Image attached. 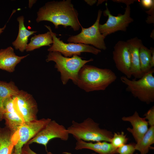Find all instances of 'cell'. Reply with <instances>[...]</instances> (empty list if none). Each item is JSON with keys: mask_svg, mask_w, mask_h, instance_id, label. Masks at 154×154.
I'll list each match as a JSON object with an SVG mask.
<instances>
[{"mask_svg": "<svg viewBox=\"0 0 154 154\" xmlns=\"http://www.w3.org/2000/svg\"><path fill=\"white\" fill-rule=\"evenodd\" d=\"M37 13V22L42 21L51 22L56 29L62 25L65 28L70 26L76 31L81 26L78 11L70 0L48 2L39 8Z\"/></svg>", "mask_w": 154, "mask_h": 154, "instance_id": "6da1fadb", "label": "cell"}, {"mask_svg": "<svg viewBox=\"0 0 154 154\" xmlns=\"http://www.w3.org/2000/svg\"><path fill=\"white\" fill-rule=\"evenodd\" d=\"M117 78L111 69L85 64L78 72L76 85L86 92L103 91Z\"/></svg>", "mask_w": 154, "mask_h": 154, "instance_id": "7a4b0ae2", "label": "cell"}, {"mask_svg": "<svg viewBox=\"0 0 154 154\" xmlns=\"http://www.w3.org/2000/svg\"><path fill=\"white\" fill-rule=\"evenodd\" d=\"M67 128L69 134L76 140L81 139L86 142L110 143L113 135L112 131L100 128L99 124L90 118L81 122L73 120L71 125Z\"/></svg>", "mask_w": 154, "mask_h": 154, "instance_id": "3957f363", "label": "cell"}, {"mask_svg": "<svg viewBox=\"0 0 154 154\" xmlns=\"http://www.w3.org/2000/svg\"><path fill=\"white\" fill-rule=\"evenodd\" d=\"M93 60L92 58L88 60H82L77 55H74L70 58L66 57L58 52H49L46 59L47 62L53 61L55 62V68L60 72L61 80L64 85L70 79L76 85L80 70L86 63Z\"/></svg>", "mask_w": 154, "mask_h": 154, "instance_id": "277c9868", "label": "cell"}, {"mask_svg": "<svg viewBox=\"0 0 154 154\" xmlns=\"http://www.w3.org/2000/svg\"><path fill=\"white\" fill-rule=\"evenodd\" d=\"M154 72L152 68L137 80H131L125 76L121 77L120 80L126 86L127 91L141 101L149 104L154 101Z\"/></svg>", "mask_w": 154, "mask_h": 154, "instance_id": "5b68a950", "label": "cell"}, {"mask_svg": "<svg viewBox=\"0 0 154 154\" xmlns=\"http://www.w3.org/2000/svg\"><path fill=\"white\" fill-rule=\"evenodd\" d=\"M102 11L99 10L95 23L88 28H84L81 25L82 30L79 34L70 36L67 41L75 43H80L92 45L99 50H105L107 48L104 40L105 37L100 32L99 25Z\"/></svg>", "mask_w": 154, "mask_h": 154, "instance_id": "8992f818", "label": "cell"}, {"mask_svg": "<svg viewBox=\"0 0 154 154\" xmlns=\"http://www.w3.org/2000/svg\"><path fill=\"white\" fill-rule=\"evenodd\" d=\"M51 119L49 118L24 123L13 135L17 143L12 154H22L24 145L27 143Z\"/></svg>", "mask_w": 154, "mask_h": 154, "instance_id": "52a82bcc", "label": "cell"}, {"mask_svg": "<svg viewBox=\"0 0 154 154\" xmlns=\"http://www.w3.org/2000/svg\"><path fill=\"white\" fill-rule=\"evenodd\" d=\"M51 34L53 42L48 48L49 52H58L64 56L70 57L74 55H80L83 52H87L97 55L101 52L100 50L94 47L83 44L64 43L60 38H58L56 33L53 32L49 26L45 25Z\"/></svg>", "mask_w": 154, "mask_h": 154, "instance_id": "ba28073f", "label": "cell"}, {"mask_svg": "<svg viewBox=\"0 0 154 154\" xmlns=\"http://www.w3.org/2000/svg\"><path fill=\"white\" fill-rule=\"evenodd\" d=\"M106 9L103 14L108 16V19L103 24H99V28L100 33L105 37L112 33L118 31H125L129 24L133 21L131 17V8L129 5H127L123 14H119L116 16L111 14L106 3Z\"/></svg>", "mask_w": 154, "mask_h": 154, "instance_id": "9c48e42d", "label": "cell"}, {"mask_svg": "<svg viewBox=\"0 0 154 154\" xmlns=\"http://www.w3.org/2000/svg\"><path fill=\"white\" fill-rule=\"evenodd\" d=\"M13 98L14 108L24 122L37 119L38 106L32 95L19 90Z\"/></svg>", "mask_w": 154, "mask_h": 154, "instance_id": "30bf717a", "label": "cell"}, {"mask_svg": "<svg viewBox=\"0 0 154 154\" xmlns=\"http://www.w3.org/2000/svg\"><path fill=\"white\" fill-rule=\"evenodd\" d=\"M69 135L67 128L51 119L27 143L29 145L35 143L43 145L46 151L47 144L51 140L58 138L66 141L69 139Z\"/></svg>", "mask_w": 154, "mask_h": 154, "instance_id": "8fae6325", "label": "cell"}, {"mask_svg": "<svg viewBox=\"0 0 154 154\" xmlns=\"http://www.w3.org/2000/svg\"><path fill=\"white\" fill-rule=\"evenodd\" d=\"M113 58L117 69L127 78L132 76L130 56L127 42L118 41L114 46Z\"/></svg>", "mask_w": 154, "mask_h": 154, "instance_id": "7c38bea8", "label": "cell"}, {"mask_svg": "<svg viewBox=\"0 0 154 154\" xmlns=\"http://www.w3.org/2000/svg\"><path fill=\"white\" fill-rule=\"evenodd\" d=\"M3 118L6 127L13 133L24 123L14 108L13 96L7 99L4 103Z\"/></svg>", "mask_w": 154, "mask_h": 154, "instance_id": "4fadbf2b", "label": "cell"}, {"mask_svg": "<svg viewBox=\"0 0 154 154\" xmlns=\"http://www.w3.org/2000/svg\"><path fill=\"white\" fill-rule=\"evenodd\" d=\"M131 59V68L132 76L135 79H139L144 75L142 72L140 67L139 58V49L143 44L142 40L137 37L127 40Z\"/></svg>", "mask_w": 154, "mask_h": 154, "instance_id": "5bb4252c", "label": "cell"}, {"mask_svg": "<svg viewBox=\"0 0 154 154\" xmlns=\"http://www.w3.org/2000/svg\"><path fill=\"white\" fill-rule=\"evenodd\" d=\"M122 119L131 123L132 128L128 127L127 130L131 133L136 143L141 139L149 128L147 121L145 117H140L137 111L131 116L123 117Z\"/></svg>", "mask_w": 154, "mask_h": 154, "instance_id": "9a60e30c", "label": "cell"}, {"mask_svg": "<svg viewBox=\"0 0 154 154\" xmlns=\"http://www.w3.org/2000/svg\"><path fill=\"white\" fill-rule=\"evenodd\" d=\"M29 55L19 56L16 55L13 48L9 46L0 50V69L9 72H13L16 65Z\"/></svg>", "mask_w": 154, "mask_h": 154, "instance_id": "2e32d148", "label": "cell"}, {"mask_svg": "<svg viewBox=\"0 0 154 154\" xmlns=\"http://www.w3.org/2000/svg\"><path fill=\"white\" fill-rule=\"evenodd\" d=\"M75 149L76 150L87 149L92 150L99 154L117 153V148L110 142L106 141L93 143L86 142L81 139L76 140Z\"/></svg>", "mask_w": 154, "mask_h": 154, "instance_id": "e0dca14e", "label": "cell"}, {"mask_svg": "<svg viewBox=\"0 0 154 154\" xmlns=\"http://www.w3.org/2000/svg\"><path fill=\"white\" fill-rule=\"evenodd\" d=\"M17 20L19 23V32L16 39L12 42V44L16 49L22 52L26 50L29 37L37 31H30L27 29L24 25L23 16L18 17Z\"/></svg>", "mask_w": 154, "mask_h": 154, "instance_id": "ac0fdd59", "label": "cell"}, {"mask_svg": "<svg viewBox=\"0 0 154 154\" xmlns=\"http://www.w3.org/2000/svg\"><path fill=\"white\" fill-rule=\"evenodd\" d=\"M14 133L6 127H0V154H12L16 142Z\"/></svg>", "mask_w": 154, "mask_h": 154, "instance_id": "d6986e66", "label": "cell"}, {"mask_svg": "<svg viewBox=\"0 0 154 154\" xmlns=\"http://www.w3.org/2000/svg\"><path fill=\"white\" fill-rule=\"evenodd\" d=\"M19 90L15 83L0 81V121L3 119L4 103L7 98L17 94Z\"/></svg>", "mask_w": 154, "mask_h": 154, "instance_id": "ffe728a7", "label": "cell"}, {"mask_svg": "<svg viewBox=\"0 0 154 154\" xmlns=\"http://www.w3.org/2000/svg\"><path fill=\"white\" fill-rule=\"evenodd\" d=\"M53 42L52 37L49 31L44 34L35 35L31 37L25 50L27 52L31 51L42 46H50Z\"/></svg>", "mask_w": 154, "mask_h": 154, "instance_id": "44dd1931", "label": "cell"}, {"mask_svg": "<svg viewBox=\"0 0 154 154\" xmlns=\"http://www.w3.org/2000/svg\"><path fill=\"white\" fill-rule=\"evenodd\" d=\"M154 143V125L150 126L141 139L135 145V150L139 151L141 154L147 153Z\"/></svg>", "mask_w": 154, "mask_h": 154, "instance_id": "7402d4cb", "label": "cell"}, {"mask_svg": "<svg viewBox=\"0 0 154 154\" xmlns=\"http://www.w3.org/2000/svg\"><path fill=\"white\" fill-rule=\"evenodd\" d=\"M139 54L140 68L144 74L152 68L150 65L151 51L142 44L139 48Z\"/></svg>", "mask_w": 154, "mask_h": 154, "instance_id": "603a6c76", "label": "cell"}, {"mask_svg": "<svg viewBox=\"0 0 154 154\" xmlns=\"http://www.w3.org/2000/svg\"><path fill=\"white\" fill-rule=\"evenodd\" d=\"M128 138L126 135L122 131L121 132H114L111 139L110 143L116 148L126 144L127 142Z\"/></svg>", "mask_w": 154, "mask_h": 154, "instance_id": "cb8c5ba5", "label": "cell"}, {"mask_svg": "<svg viewBox=\"0 0 154 154\" xmlns=\"http://www.w3.org/2000/svg\"><path fill=\"white\" fill-rule=\"evenodd\" d=\"M135 144H125L117 148V153L119 154H133L135 150Z\"/></svg>", "mask_w": 154, "mask_h": 154, "instance_id": "d4e9b609", "label": "cell"}, {"mask_svg": "<svg viewBox=\"0 0 154 154\" xmlns=\"http://www.w3.org/2000/svg\"><path fill=\"white\" fill-rule=\"evenodd\" d=\"M144 116L147 120L148 124L150 126L154 125V107L153 106L145 113Z\"/></svg>", "mask_w": 154, "mask_h": 154, "instance_id": "484cf974", "label": "cell"}, {"mask_svg": "<svg viewBox=\"0 0 154 154\" xmlns=\"http://www.w3.org/2000/svg\"><path fill=\"white\" fill-rule=\"evenodd\" d=\"M29 144L27 143L23 146L22 149V153L25 154H38L32 150L30 148ZM46 154H53L50 152H47Z\"/></svg>", "mask_w": 154, "mask_h": 154, "instance_id": "4316f807", "label": "cell"}, {"mask_svg": "<svg viewBox=\"0 0 154 154\" xmlns=\"http://www.w3.org/2000/svg\"><path fill=\"white\" fill-rule=\"evenodd\" d=\"M142 5L145 7H151L154 4V1L152 0H142L141 1Z\"/></svg>", "mask_w": 154, "mask_h": 154, "instance_id": "83f0119b", "label": "cell"}, {"mask_svg": "<svg viewBox=\"0 0 154 154\" xmlns=\"http://www.w3.org/2000/svg\"><path fill=\"white\" fill-rule=\"evenodd\" d=\"M151 51V57L150 62V65L151 68H153L154 66V49L153 47H151L150 49Z\"/></svg>", "mask_w": 154, "mask_h": 154, "instance_id": "f1b7e54d", "label": "cell"}, {"mask_svg": "<svg viewBox=\"0 0 154 154\" xmlns=\"http://www.w3.org/2000/svg\"><path fill=\"white\" fill-rule=\"evenodd\" d=\"M114 1L118 2L123 3L126 4V5H129V4L133 3L135 1L134 0H113Z\"/></svg>", "mask_w": 154, "mask_h": 154, "instance_id": "f546056e", "label": "cell"}, {"mask_svg": "<svg viewBox=\"0 0 154 154\" xmlns=\"http://www.w3.org/2000/svg\"><path fill=\"white\" fill-rule=\"evenodd\" d=\"M88 4L90 5H92L97 2L96 0H84Z\"/></svg>", "mask_w": 154, "mask_h": 154, "instance_id": "4dcf8cb0", "label": "cell"}, {"mask_svg": "<svg viewBox=\"0 0 154 154\" xmlns=\"http://www.w3.org/2000/svg\"><path fill=\"white\" fill-rule=\"evenodd\" d=\"M36 0H29V8H31L33 5L36 3Z\"/></svg>", "mask_w": 154, "mask_h": 154, "instance_id": "1f68e13d", "label": "cell"}, {"mask_svg": "<svg viewBox=\"0 0 154 154\" xmlns=\"http://www.w3.org/2000/svg\"><path fill=\"white\" fill-rule=\"evenodd\" d=\"M6 26V25L5 24L3 27L0 28V35L3 32Z\"/></svg>", "mask_w": 154, "mask_h": 154, "instance_id": "d6a6232c", "label": "cell"}, {"mask_svg": "<svg viewBox=\"0 0 154 154\" xmlns=\"http://www.w3.org/2000/svg\"><path fill=\"white\" fill-rule=\"evenodd\" d=\"M91 154H96V153H92Z\"/></svg>", "mask_w": 154, "mask_h": 154, "instance_id": "836d02e7", "label": "cell"}, {"mask_svg": "<svg viewBox=\"0 0 154 154\" xmlns=\"http://www.w3.org/2000/svg\"><path fill=\"white\" fill-rule=\"evenodd\" d=\"M136 154H138V153H136Z\"/></svg>", "mask_w": 154, "mask_h": 154, "instance_id": "e575fe53", "label": "cell"}, {"mask_svg": "<svg viewBox=\"0 0 154 154\" xmlns=\"http://www.w3.org/2000/svg\"><path fill=\"white\" fill-rule=\"evenodd\" d=\"M22 154H23V153H22Z\"/></svg>", "mask_w": 154, "mask_h": 154, "instance_id": "d590c367", "label": "cell"}]
</instances>
